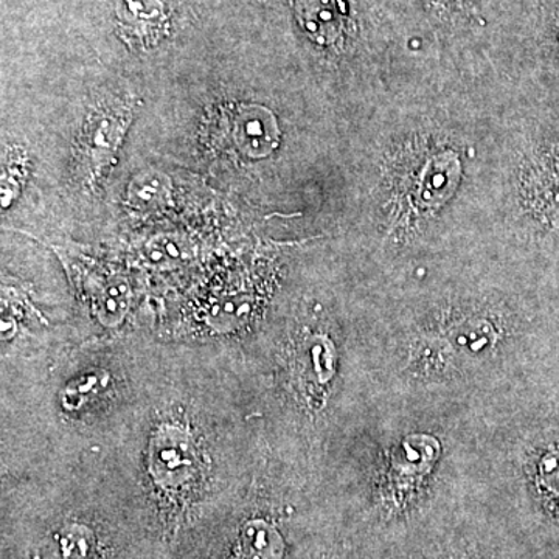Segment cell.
<instances>
[{"mask_svg": "<svg viewBox=\"0 0 559 559\" xmlns=\"http://www.w3.org/2000/svg\"><path fill=\"white\" fill-rule=\"evenodd\" d=\"M524 326L488 301L439 305L393 331L380 347V374L407 399L468 395L509 381Z\"/></svg>", "mask_w": 559, "mask_h": 559, "instance_id": "6da1fadb", "label": "cell"}, {"mask_svg": "<svg viewBox=\"0 0 559 559\" xmlns=\"http://www.w3.org/2000/svg\"><path fill=\"white\" fill-rule=\"evenodd\" d=\"M451 440L443 425L417 415L380 429L364 485L358 535L377 543L403 535L468 485L452 473Z\"/></svg>", "mask_w": 559, "mask_h": 559, "instance_id": "7a4b0ae2", "label": "cell"}, {"mask_svg": "<svg viewBox=\"0 0 559 559\" xmlns=\"http://www.w3.org/2000/svg\"><path fill=\"white\" fill-rule=\"evenodd\" d=\"M117 31L134 49L148 50L168 32V13L160 0H117Z\"/></svg>", "mask_w": 559, "mask_h": 559, "instance_id": "52a82bcc", "label": "cell"}, {"mask_svg": "<svg viewBox=\"0 0 559 559\" xmlns=\"http://www.w3.org/2000/svg\"><path fill=\"white\" fill-rule=\"evenodd\" d=\"M151 473L162 487H182L198 471V454L193 441L182 430L160 429L151 444Z\"/></svg>", "mask_w": 559, "mask_h": 559, "instance_id": "8992f818", "label": "cell"}, {"mask_svg": "<svg viewBox=\"0 0 559 559\" xmlns=\"http://www.w3.org/2000/svg\"><path fill=\"white\" fill-rule=\"evenodd\" d=\"M299 355V370L301 380H305L312 388L314 404L319 406L318 393L326 390L333 384L337 373V349L334 342L326 334H311L301 342Z\"/></svg>", "mask_w": 559, "mask_h": 559, "instance_id": "ba28073f", "label": "cell"}, {"mask_svg": "<svg viewBox=\"0 0 559 559\" xmlns=\"http://www.w3.org/2000/svg\"><path fill=\"white\" fill-rule=\"evenodd\" d=\"M224 134L235 150L252 159L270 156L280 143L277 121L270 110L257 105L230 109L224 120Z\"/></svg>", "mask_w": 559, "mask_h": 559, "instance_id": "5b68a950", "label": "cell"}, {"mask_svg": "<svg viewBox=\"0 0 559 559\" xmlns=\"http://www.w3.org/2000/svg\"><path fill=\"white\" fill-rule=\"evenodd\" d=\"M289 544L277 522L255 518L242 525L237 540V559H286Z\"/></svg>", "mask_w": 559, "mask_h": 559, "instance_id": "30bf717a", "label": "cell"}, {"mask_svg": "<svg viewBox=\"0 0 559 559\" xmlns=\"http://www.w3.org/2000/svg\"><path fill=\"white\" fill-rule=\"evenodd\" d=\"M457 173V157L452 153L436 154L426 159L414 179V204L419 209L439 207Z\"/></svg>", "mask_w": 559, "mask_h": 559, "instance_id": "9c48e42d", "label": "cell"}, {"mask_svg": "<svg viewBox=\"0 0 559 559\" xmlns=\"http://www.w3.org/2000/svg\"><path fill=\"white\" fill-rule=\"evenodd\" d=\"M134 109V98L116 97L87 114L75 146V171L84 186H94L112 167Z\"/></svg>", "mask_w": 559, "mask_h": 559, "instance_id": "277c9868", "label": "cell"}, {"mask_svg": "<svg viewBox=\"0 0 559 559\" xmlns=\"http://www.w3.org/2000/svg\"><path fill=\"white\" fill-rule=\"evenodd\" d=\"M25 175H27V159L17 153H11L3 162V178H2V205L11 204L17 193H20L22 182H24Z\"/></svg>", "mask_w": 559, "mask_h": 559, "instance_id": "8fae6325", "label": "cell"}, {"mask_svg": "<svg viewBox=\"0 0 559 559\" xmlns=\"http://www.w3.org/2000/svg\"><path fill=\"white\" fill-rule=\"evenodd\" d=\"M91 533L83 527H70L62 532L60 555L62 559H90Z\"/></svg>", "mask_w": 559, "mask_h": 559, "instance_id": "7c38bea8", "label": "cell"}, {"mask_svg": "<svg viewBox=\"0 0 559 559\" xmlns=\"http://www.w3.org/2000/svg\"><path fill=\"white\" fill-rule=\"evenodd\" d=\"M378 559H540V555L484 489L466 485L414 528L378 543Z\"/></svg>", "mask_w": 559, "mask_h": 559, "instance_id": "3957f363", "label": "cell"}, {"mask_svg": "<svg viewBox=\"0 0 559 559\" xmlns=\"http://www.w3.org/2000/svg\"><path fill=\"white\" fill-rule=\"evenodd\" d=\"M347 559H378V543L359 536Z\"/></svg>", "mask_w": 559, "mask_h": 559, "instance_id": "4fadbf2b", "label": "cell"}]
</instances>
